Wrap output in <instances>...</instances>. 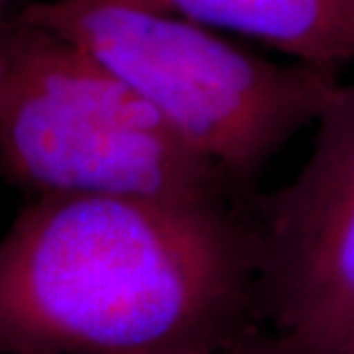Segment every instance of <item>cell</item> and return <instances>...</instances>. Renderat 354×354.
<instances>
[{
  "label": "cell",
  "mask_w": 354,
  "mask_h": 354,
  "mask_svg": "<svg viewBox=\"0 0 354 354\" xmlns=\"http://www.w3.org/2000/svg\"><path fill=\"white\" fill-rule=\"evenodd\" d=\"M260 329L251 198L41 194L0 235V354H218Z\"/></svg>",
  "instance_id": "1"
},
{
  "label": "cell",
  "mask_w": 354,
  "mask_h": 354,
  "mask_svg": "<svg viewBox=\"0 0 354 354\" xmlns=\"http://www.w3.org/2000/svg\"><path fill=\"white\" fill-rule=\"evenodd\" d=\"M19 19L58 32L129 83L242 191L343 86L341 69L269 60L214 28L124 0H41Z\"/></svg>",
  "instance_id": "2"
},
{
  "label": "cell",
  "mask_w": 354,
  "mask_h": 354,
  "mask_svg": "<svg viewBox=\"0 0 354 354\" xmlns=\"http://www.w3.org/2000/svg\"><path fill=\"white\" fill-rule=\"evenodd\" d=\"M0 48V173L35 196L249 198L143 95L58 32L17 17Z\"/></svg>",
  "instance_id": "3"
},
{
  "label": "cell",
  "mask_w": 354,
  "mask_h": 354,
  "mask_svg": "<svg viewBox=\"0 0 354 354\" xmlns=\"http://www.w3.org/2000/svg\"><path fill=\"white\" fill-rule=\"evenodd\" d=\"M263 327L290 354H341L354 331V81L315 122L286 187L251 198Z\"/></svg>",
  "instance_id": "4"
},
{
  "label": "cell",
  "mask_w": 354,
  "mask_h": 354,
  "mask_svg": "<svg viewBox=\"0 0 354 354\" xmlns=\"http://www.w3.org/2000/svg\"><path fill=\"white\" fill-rule=\"evenodd\" d=\"M237 32L310 65L354 62V0H124Z\"/></svg>",
  "instance_id": "5"
},
{
  "label": "cell",
  "mask_w": 354,
  "mask_h": 354,
  "mask_svg": "<svg viewBox=\"0 0 354 354\" xmlns=\"http://www.w3.org/2000/svg\"><path fill=\"white\" fill-rule=\"evenodd\" d=\"M218 354H290V350L272 331L260 329L256 334L246 336L244 341H239L237 345H232V348Z\"/></svg>",
  "instance_id": "6"
},
{
  "label": "cell",
  "mask_w": 354,
  "mask_h": 354,
  "mask_svg": "<svg viewBox=\"0 0 354 354\" xmlns=\"http://www.w3.org/2000/svg\"><path fill=\"white\" fill-rule=\"evenodd\" d=\"M341 354H354V331H352V336L348 338V343L343 345V350Z\"/></svg>",
  "instance_id": "7"
},
{
  "label": "cell",
  "mask_w": 354,
  "mask_h": 354,
  "mask_svg": "<svg viewBox=\"0 0 354 354\" xmlns=\"http://www.w3.org/2000/svg\"><path fill=\"white\" fill-rule=\"evenodd\" d=\"M5 0H0V7H3ZM0 30H3V26H0ZM0 81H3V48H0Z\"/></svg>",
  "instance_id": "8"
}]
</instances>
